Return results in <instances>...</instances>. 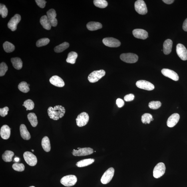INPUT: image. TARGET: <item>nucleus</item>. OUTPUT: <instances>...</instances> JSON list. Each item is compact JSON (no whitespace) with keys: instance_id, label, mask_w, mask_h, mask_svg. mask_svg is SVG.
Returning a JSON list of instances; mask_svg holds the SVG:
<instances>
[{"instance_id":"a878e982","label":"nucleus","mask_w":187,"mask_h":187,"mask_svg":"<svg viewBox=\"0 0 187 187\" xmlns=\"http://www.w3.org/2000/svg\"><path fill=\"white\" fill-rule=\"evenodd\" d=\"M11 61L13 64V67L16 69L20 70L23 66V62L20 58L15 57L12 58Z\"/></svg>"},{"instance_id":"f704fd0d","label":"nucleus","mask_w":187,"mask_h":187,"mask_svg":"<svg viewBox=\"0 0 187 187\" xmlns=\"http://www.w3.org/2000/svg\"><path fill=\"white\" fill-rule=\"evenodd\" d=\"M152 116L149 113H145L142 116V121L145 124H149L152 118Z\"/></svg>"},{"instance_id":"cd10ccee","label":"nucleus","mask_w":187,"mask_h":187,"mask_svg":"<svg viewBox=\"0 0 187 187\" xmlns=\"http://www.w3.org/2000/svg\"><path fill=\"white\" fill-rule=\"evenodd\" d=\"M27 118L33 127H35L37 126L38 124L37 118L35 113H30L28 114Z\"/></svg>"},{"instance_id":"7c9ffc66","label":"nucleus","mask_w":187,"mask_h":187,"mask_svg":"<svg viewBox=\"0 0 187 187\" xmlns=\"http://www.w3.org/2000/svg\"><path fill=\"white\" fill-rule=\"evenodd\" d=\"M69 44L67 42H64L60 45L56 46L54 48V50L56 53H60L63 52L69 47Z\"/></svg>"},{"instance_id":"393cba45","label":"nucleus","mask_w":187,"mask_h":187,"mask_svg":"<svg viewBox=\"0 0 187 187\" xmlns=\"http://www.w3.org/2000/svg\"><path fill=\"white\" fill-rule=\"evenodd\" d=\"M41 145L45 152H49L51 150V145L49 138L47 136L44 137L42 140Z\"/></svg>"},{"instance_id":"ddd939ff","label":"nucleus","mask_w":187,"mask_h":187,"mask_svg":"<svg viewBox=\"0 0 187 187\" xmlns=\"http://www.w3.org/2000/svg\"><path fill=\"white\" fill-rule=\"evenodd\" d=\"M136 85L140 89L147 90H154L155 86L153 84L144 80H138L136 82Z\"/></svg>"},{"instance_id":"9d476101","label":"nucleus","mask_w":187,"mask_h":187,"mask_svg":"<svg viewBox=\"0 0 187 187\" xmlns=\"http://www.w3.org/2000/svg\"><path fill=\"white\" fill-rule=\"evenodd\" d=\"M21 19V16L18 14H15L11 18L8 23V27L12 31H14L17 29V25Z\"/></svg>"},{"instance_id":"f8f14e48","label":"nucleus","mask_w":187,"mask_h":187,"mask_svg":"<svg viewBox=\"0 0 187 187\" xmlns=\"http://www.w3.org/2000/svg\"><path fill=\"white\" fill-rule=\"evenodd\" d=\"M103 43L107 47L115 48L119 47L121 45L119 40L113 38H106L103 40Z\"/></svg>"},{"instance_id":"f03ea898","label":"nucleus","mask_w":187,"mask_h":187,"mask_svg":"<svg viewBox=\"0 0 187 187\" xmlns=\"http://www.w3.org/2000/svg\"><path fill=\"white\" fill-rule=\"evenodd\" d=\"M105 75V71L103 70H96L90 73L88 79L91 83L97 82Z\"/></svg>"},{"instance_id":"0eeeda50","label":"nucleus","mask_w":187,"mask_h":187,"mask_svg":"<svg viewBox=\"0 0 187 187\" xmlns=\"http://www.w3.org/2000/svg\"><path fill=\"white\" fill-rule=\"evenodd\" d=\"M89 120V116L87 113L82 112L76 118V123L79 127H82L87 124Z\"/></svg>"},{"instance_id":"6ab92c4d","label":"nucleus","mask_w":187,"mask_h":187,"mask_svg":"<svg viewBox=\"0 0 187 187\" xmlns=\"http://www.w3.org/2000/svg\"><path fill=\"white\" fill-rule=\"evenodd\" d=\"M49 81L53 85L58 87H62L65 86L63 79L57 76H53L50 78Z\"/></svg>"},{"instance_id":"aec40b11","label":"nucleus","mask_w":187,"mask_h":187,"mask_svg":"<svg viewBox=\"0 0 187 187\" xmlns=\"http://www.w3.org/2000/svg\"><path fill=\"white\" fill-rule=\"evenodd\" d=\"M0 134L2 138L5 140L9 139L11 135V129L7 125H4L1 128Z\"/></svg>"},{"instance_id":"79ce46f5","label":"nucleus","mask_w":187,"mask_h":187,"mask_svg":"<svg viewBox=\"0 0 187 187\" xmlns=\"http://www.w3.org/2000/svg\"><path fill=\"white\" fill-rule=\"evenodd\" d=\"M9 108L7 106L3 108H0V115L2 117H5L8 114V112L9 111Z\"/></svg>"},{"instance_id":"e433bc0d","label":"nucleus","mask_w":187,"mask_h":187,"mask_svg":"<svg viewBox=\"0 0 187 187\" xmlns=\"http://www.w3.org/2000/svg\"><path fill=\"white\" fill-rule=\"evenodd\" d=\"M23 106L27 108V109L29 110H33L35 107V104L31 100L29 99L25 100L24 102Z\"/></svg>"},{"instance_id":"1a4fd4ad","label":"nucleus","mask_w":187,"mask_h":187,"mask_svg":"<svg viewBox=\"0 0 187 187\" xmlns=\"http://www.w3.org/2000/svg\"><path fill=\"white\" fill-rule=\"evenodd\" d=\"M114 173V168H108L102 177L101 182L102 184H106L109 183L112 180Z\"/></svg>"},{"instance_id":"f3484780","label":"nucleus","mask_w":187,"mask_h":187,"mask_svg":"<svg viewBox=\"0 0 187 187\" xmlns=\"http://www.w3.org/2000/svg\"><path fill=\"white\" fill-rule=\"evenodd\" d=\"M180 118L179 114L175 113L172 114L168 118L167 122V124L168 127L170 128L173 127L178 123Z\"/></svg>"},{"instance_id":"09e8293b","label":"nucleus","mask_w":187,"mask_h":187,"mask_svg":"<svg viewBox=\"0 0 187 187\" xmlns=\"http://www.w3.org/2000/svg\"><path fill=\"white\" fill-rule=\"evenodd\" d=\"M14 160H15V161L16 162H19L20 160V159L19 157H16L14 158Z\"/></svg>"},{"instance_id":"c756f323","label":"nucleus","mask_w":187,"mask_h":187,"mask_svg":"<svg viewBox=\"0 0 187 187\" xmlns=\"http://www.w3.org/2000/svg\"><path fill=\"white\" fill-rule=\"evenodd\" d=\"M77 57V54L76 52L74 51L70 52L68 54V57L67 59H66V61L68 63L72 64H75Z\"/></svg>"},{"instance_id":"bb28decb","label":"nucleus","mask_w":187,"mask_h":187,"mask_svg":"<svg viewBox=\"0 0 187 187\" xmlns=\"http://www.w3.org/2000/svg\"><path fill=\"white\" fill-rule=\"evenodd\" d=\"M95 161L94 159L89 158L79 161L76 163V165L78 167L82 168L89 165Z\"/></svg>"},{"instance_id":"37998d69","label":"nucleus","mask_w":187,"mask_h":187,"mask_svg":"<svg viewBox=\"0 0 187 187\" xmlns=\"http://www.w3.org/2000/svg\"><path fill=\"white\" fill-rule=\"evenodd\" d=\"M35 1L37 5L42 9L45 7V4L47 3L45 0H36Z\"/></svg>"},{"instance_id":"4be33fe9","label":"nucleus","mask_w":187,"mask_h":187,"mask_svg":"<svg viewBox=\"0 0 187 187\" xmlns=\"http://www.w3.org/2000/svg\"><path fill=\"white\" fill-rule=\"evenodd\" d=\"M173 42L170 39L165 40L163 44V52L165 55H168L172 51Z\"/></svg>"},{"instance_id":"412c9836","label":"nucleus","mask_w":187,"mask_h":187,"mask_svg":"<svg viewBox=\"0 0 187 187\" xmlns=\"http://www.w3.org/2000/svg\"><path fill=\"white\" fill-rule=\"evenodd\" d=\"M20 134L21 137L25 140H29L31 138V135L25 124H22L20 126Z\"/></svg>"},{"instance_id":"a18cd8bd","label":"nucleus","mask_w":187,"mask_h":187,"mask_svg":"<svg viewBox=\"0 0 187 187\" xmlns=\"http://www.w3.org/2000/svg\"><path fill=\"white\" fill-rule=\"evenodd\" d=\"M116 104L118 108H121L124 105V102L123 100L118 98L116 100Z\"/></svg>"},{"instance_id":"c03bdc74","label":"nucleus","mask_w":187,"mask_h":187,"mask_svg":"<svg viewBox=\"0 0 187 187\" xmlns=\"http://www.w3.org/2000/svg\"><path fill=\"white\" fill-rule=\"evenodd\" d=\"M134 96L133 94H130L126 95L124 97L125 101L126 102L131 101L134 99Z\"/></svg>"},{"instance_id":"de8ad7c7","label":"nucleus","mask_w":187,"mask_h":187,"mask_svg":"<svg viewBox=\"0 0 187 187\" xmlns=\"http://www.w3.org/2000/svg\"><path fill=\"white\" fill-rule=\"evenodd\" d=\"M163 1L168 4H170L174 2V0H163Z\"/></svg>"},{"instance_id":"5701e85b","label":"nucleus","mask_w":187,"mask_h":187,"mask_svg":"<svg viewBox=\"0 0 187 187\" xmlns=\"http://www.w3.org/2000/svg\"><path fill=\"white\" fill-rule=\"evenodd\" d=\"M40 23L44 29L48 30L51 29L52 26L47 15H44L41 18Z\"/></svg>"},{"instance_id":"3c124183","label":"nucleus","mask_w":187,"mask_h":187,"mask_svg":"<svg viewBox=\"0 0 187 187\" xmlns=\"http://www.w3.org/2000/svg\"><path fill=\"white\" fill-rule=\"evenodd\" d=\"M80 148H78L77 149H80Z\"/></svg>"},{"instance_id":"dca6fc26","label":"nucleus","mask_w":187,"mask_h":187,"mask_svg":"<svg viewBox=\"0 0 187 187\" xmlns=\"http://www.w3.org/2000/svg\"><path fill=\"white\" fill-rule=\"evenodd\" d=\"M162 73L165 77H168L174 81H178L179 76L178 74L173 70L168 69H163L162 70Z\"/></svg>"},{"instance_id":"473e14b6","label":"nucleus","mask_w":187,"mask_h":187,"mask_svg":"<svg viewBox=\"0 0 187 187\" xmlns=\"http://www.w3.org/2000/svg\"><path fill=\"white\" fill-rule=\"evenodd\" d=\"M29 84L25 82H22L18 85V88L22 92L24 93H27L30 91Z\"/></svg>"},{"instance_id":"603ef678","label":"nucleus","mask_w":187,"mask_h":187,"mask_svg":"<svg viewBox=\"0 0 187 187\" xmlns=\"http://www.w3.org/2000/svg\"><path fill=\"white\" fill-rule=\"evenodd\" d=\"M32 152H34V150H32Z\"/></svg>"},{"instance_id":"2eb2a0df","label":"nucleus","mask_w":187,"mask_h":187,"mask_svg":"<svg viewBox=\"0 0 187 187\" xmlns=\"http://www.w3.org/2000/svg\"><path fill=\"white\" fill-rule=\"evenodd\" d=\"M47 16L52 27H56L57 26L58 21L56 17L57 14L55 9H50L47 13Z\"/></svg>"},{"instance_id":"20e7f679","label":"nucleus","mask_w":187,"mask_h":187,"mask_svg":"<svg viewBox=\"0 0 187 187\" xmlns=\"http://www.w3.org/2000/svg\"><path fill=\"white\" fill-rule=\"evenodd\" d=\"M120 59L122 61L127 63H136L138 59V56L133 53H126L122 54L120 56Z\"/></svg>"},{"instance_id":"c9c22d12","label":"nucleus","mask_w":187,"mask_h":187,"mask_svg":"<svg viewBox=\"0 0 187 187\" xmlns=\"http://www.w3.org/2000/svg\"><path fill=\"white\" fill-rule=\"evenodd\" d=\"M50 40L47 38H42L38 40L36 43L37 47H40L45 46L49 43Z\"/></svg>"},{"instance_id":"c85d7f7f","label":"nucleus","mask_w":187,"mask_h":187,"mask_svg":"<svg viewBox=\"0 0 187 187\" xmlns=\"http://www.w3.org/2000/svg\"><path fill=\"white\" fill-rule=\"evenodd\" d=\"M14 154L10 150L6 151L2 155L3 160L6 162H10L12 161V158Z\"/></svg>"},{"instance_id":"49530a36","label":"nucleus","mask_w":187,"mask_h":187,"mask_svg":"<svg viewBox=\"0 0 187 187\" xmlns=\"http://www.w3.org/2000/svg\"><path fill=\"white\" fill-rule=\"evenodd\" d=\"M183 29L184 31L187 32V18L185 20L183 25Z\"/></svg>"},{"instance_id":"4c0bfd02","label":"nucleus","mask_w":187,"mask_h":187,"mask_svg":"<svg viewBox=\"0 0 187 187\" xmlns=\"http://www.w3.org/2000/svg\"><path fill=\"white\" fill-rule=\"evenodd\" d=\"M162 104L160 101H153L150 102L149 103V107L152 109L156 110L160 108Z\"/></svg>"},{"instance_id":"a211bd4d","label":"nucleus","mask_w":187,"mask_h":187,"mask_svg":"<svg viewBox=\"0 0 187 187\" xmlns=\"http://www.w3.org/2000/svg\"><path fill=\"white\" fill-rule=\"evenodd\" d=\"M132 33L134 37L138 39L144 40L148 37L147 32L143 29H134Z\"/></svg>"},{"instance_id":"4468645a","label":"nucleus","mask_w":187,"mask_h":187,"mask_svg":"<svg viewBox=\"0 0 187 187\" xmlns=\"http://www.w3.org/2000/svg\"><path fill=\"white\" fill-rule=\"evenodd\" d=\"M176 53L178 57L184 61L187 60V50L182 44H178L176 46Z\"/></svg>"},{"instance_id":"ea45409f","label":"nucleus","mask_w":187,"mask_h":187,"mask_svg":"<svg viewBox=\"0 0 187 187\" xmlns=\"http://www.w3.org/2000/svg\"><path fill=\"white\" fill-rule=\"evenodd\" d=\"M8 70V66L5 62H2L0 65V76H4Z\"/></svg>"},{"instance_id":"a19ab883","label":"nucleus","mask_w":187,"mask_h":187,"mask_svg":"<svg viewBox=\"0 0 187 187\" xmlns=\"http://www.w3.org/2000/svg\"><path fill=\"white\" fill-rule=\"evenodd\" d=\"M12 168L18 172H22L25 170V166L22 163H14L12 165Z\"/></svg>"},{"instance_id":"58836bf2","label":"nucleus","mask_w":187,"mask_h":187,"mask_svg":"<svg viewBox=\"0 0 187 187\" xmlns=\"http://www.w3.org/2000/svg\"><path fill=\"white\" fill-rule=\"evenodd\" d=\"M8 9L6 6L3 4H1L0 5V14L2 17L5 18L7 17L8 15Z\"/></svg>"},{"instance_id":"72a5a7b5","label":"nucleus","mask_w":187,"mask_h":187,"mask_svg":"<svg viewBox=\"0 0 187 187\" xmlns=\"http://www.w3.org/2000/svg\"><path fill=\"white\" fill-rule=\"evenodd\" d=\"M93 2L96 6L101 9L106 8L108 5L107 1L105 0H94Z\"/></svg>"},{"instance_id":"2f4dec72","label":"nucleus","mask_w":187,"mask_h":187,"mask_svg":"<svg viewBox=\"0 0 187 187\" xmlns=\"http://www.w3.org/2000/svg\"><path fill=\"white\" fill-rule=\"evenodd\" d=\"M3 47L4 50L7 53H12L15 49V46L8 41H6L4 43Z\"/></svg>"},{"instance_id":"b1692460","label":"nucleus","mask_w":187,"mask_h":187,"mask_svg":"<svg viewBox=\"0 0 187 187\" xmlns=\"http://www.w3.org/2000/svg\"><path fill=\"white\" fill-rule=\"evenodd\" d=\"M87 27L90 31H93L101 29L102 25L98 22H90L87 24Z\"/></svg>"},{"instance_id":"8fccbe9b","label":"nucleus","mask_w":187,"mask_h":187,"mask_svg":"<svg viewBox=\"0 0 187 187\" xmlns=\"http://www.w3.org/2000/svg\"><path fill=\"white\" fill-rule=\"evenodd\" d=\"M29 187H35L34 186H30Z\"/></svg>"},{"instance_id":"423d86ee","label":"nucleus","mask_w":187,"mask_h":187,"mask_svg":"<svg viewBox=\"0 0 187 187\" xmlns=\"http://www.w3.org/2000/svg\"><path fill=\"white\" fill-rule=\"evenodd\" d=\"M135 9L137 12L141 15H145L148 11L146 4L143 0H138L134 4Z\"/></svg>"},{"instance_id":"7ed1b4c3","label":"nucleus","mask_w":187,"mask_h":187,"mask_svg":"<svg viewBox=\"0 0 187 187\" xmlns=\"http://www.w3.org/2000/svg\"><path fill=\"white\" fill-rule=\"evenodd\" d=\"M77 179L74 175H70L64 176L62 178L60 183L64 186L70 187L74 186L77 183Z\"/></svg>"},{"instance_id":"f257e3e1","label":"nucleus","mask_w":187,"mask_h":187,"mask_svg":"<svg viewBox=\"0 0 187 187\" xmlns=\"http://www.w3.org/2000/svg\"><path fill=\"white\" fill-rule=\"evenodd\" d=\"M48 112L50 118L54 120H58L63 117L65 113L66 110L63 106L58 105L54 108L49 107Z\"/></svg>"},{"instance_id":"9b49d317","label":"nucleus","mask_w":187,"mask_h":187,"mask_svg":"<svg viewBox=\"0 0 187 187\" xmlns=\"http://www.w3.org/2000/svg\"><path fill=\"white\" fill-rule=\"evenodd\" d=\"M93 152L94 150L88 147L80 148L78 150L74 149L72 153L74 156H82L91 155Z\"/></svg>"},{"instance_id":"6e6552de","label":"nucleus","mask_w":187,"mask_h":187,"mask_svg":"<svg viewBox=\"0 0 187 187\" xmlns=\"http://www.w3.org/2000/svg\"><path fill=\"white\" fill-rule=\"evenodd\" d=\"M24 159L27 163L32 166H35L37 163V159L36 156L32 152H26L23 154Z\"/></svg>"},{"instance_id":"39448f33","label":"nucleus","mask_w":187,"mask_h":187,"mask_svg":"<svg viewBox=\"0 0 187 187\" xmlns=\"http://www.w3.org/2000/svg\"><path fill=\"white\" fill-rule=\"evenodd\" d=\"M165 170L166 167L164 163H159L155 167L153 170L154 177L156 178L161 177L164 174Z\"/></svg>"}]
</instances>
